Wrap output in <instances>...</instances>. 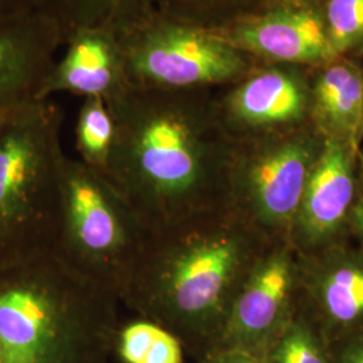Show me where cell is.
<instances>
[{
  "label": "cell",
  "mask_w": 363,
  "mask_h": 363,
  "mask_svg": "<svg viewBox=\"0 0 363 363\" xmlns=\"http://www.w3.org/2000/svg\"><path fill=\"white\" fill-rule=\"evenodd\" d=\"M106 104L116 142L105 179L151 232L228 206L233 140L210 91L130 86Z\"/></svg>",
  "instance_id": "1"
},
{
  "label": "cell",
  "mask_w": 363,
  "mask_h": 363,
  "mask_svg": "<svg viewBox=\"0 0 363 363\" xmlns=\"http://www.w3.org/2000/svg\"><path fill=\"white\" fill-rule=\"evenodd\" d=\"M271 242L229 206L195 214L151 233L120 301L203 357Z\"/></svg>",
  "instance_id": "2"
},
{
  "label": "cell",
  "mask_w": 363,
  "mask_h": 363,
  "mask_svg": "<svg viewBox=\"0 0 363 363\" xmlns=\"http://www.w3.org/2000/svg\"><path fill=\"white\" fill-rule=\"evenodd\" d=\"M118 304L54 253L0 272L3 362L101 363Z\"/></svg>",
  "instance_id": "3"
},
{
  "label": "cell",
  "mask_w": 363,
  "mask_h": 363,
  "mask_svg": "<svg viewBox=\"0 0 363 363\" xmlns=\"http://www.w3.org/2000/svg\"><path fill=\"white\" fill-rule=\"evenodd\" d=\"M62 124L52 100L0 118V272L54 250L66 156Z\"/></svg>",
  "instance_id": "4"
},
{
  "label": "cell",
  "mask_w": 363,
  "mask_h": 363,
  "mask_svg": "<svg viewBox=\"0 0 363 363\" xmlns=\"http://www.w3.org/2000/svg\"><path fill=\"white\" fill-rule=\"evenodd\" d=\"M151 233L111 182L65 156L52 250L58 259L120 300Z\"/></svg>",
  "instance_id": "5"
},
{
  "label": "cell",
  "mask_w": 363,
  "mask_h": 363,
  "mask_svg": "<svg viewBox=\"0 0 363 363\" xmlns=\"http://www.w3.org/2000/svg\"><path fill=\"white\" fill-rule=\"evenodd\" d=\"M322 145L311 123L233 140L226 205L269 241H289Z\"/></svg>",
  "instance_id": "6"
},
{
  "label": "cell",
  "mask_w": 363,
  "mask_h": 363,
  "mask_svg": "<svg viewBox=\"0 0 363 363\" xmlns=\"http://www.w3.org/2000/svg\"><path fill=\"white\" fill-rule=\"evenodd\" d=\"M130 86L211 91L247 76L256 61L214 31L154 9L118 33Z\"/></svg>",
  "instance_id": "7"
},
{
  "label": "cell",
  "mask_w": 363,
  "mask_h": 363,
  "mask_svg": "<svg viewBox=\"0 0 363 363\" xmlns=\"http://www.w3.org/2000/svg\"><path fill=\"white\" fill-rule=\"evenodd\" d=\"M298 252L289 241H272L237 294L214 349L247 351L265 358L298 312Z\"/></svg>",
  "instance_id": "8"
},
{
  "label": "cell",
  "mask_w": 363,
  "mask_h": 363,
  "mask_svg": "<svg viewBox=\"0 0 363 363\" xmlns=\"http://www.w3.org/2000/svg\"><path fill=\"white\" fill-rule=\"evenodd\" d=\"M211 31L261 62L325 65L339 58L327 35L323 11L304 0L252 9Z\"/></svg>",
  "instance_id": "9"
},
{
  "label": "cell",
  "mask_w": 363,
  "mask_h": 363,
  "mask_svg": "<svg viewBox=\"0 0 363 363\" xmlns=\"http://www.w3.org/2000/svg\"><path fill=\"white\" fill-rule=\"evenodd\" d=\"M298 259V308L325 345L363 330V247L349 238Z\"/></svg>",
  "instance_id": "10"
},
{
  "label": "cell",
  "mask_w": 363,
  "mask_h": 363,
  "mask_svg": "<svg viewBox=\"0 0 363 363\" xmlns=\"http://www.w3.org/2000/svg\"><path fill=\"white\" fill-rule=\"evenodd\" d=\"M214 97L220 124L232 140L310 124V85L279 65H255Z\"/></svg>",
  "instance_id": "11"
},
{
  "label": "cell",
  "mask_w": 363,
  "mask_h": 363,
  "mask_svg": "<svg viewBox=\"0 0 363 363\" xmlns=\"http://www.w3.org/2000/svg\"><path fill=\"white\" fill-rule=\"evenodd\" d=\"M358 151L351 144L323 139L289 234L298 255H312L350 238Z\"/></svg>",
  "instance_id": "12"
},
{
  "label": "cell",
  "mask_w": 363,
  "mask_h": 363,
  "mask_svg": "<svg viewBox=\"0 0 363 363\" xmlns=\"http://www.w3.org/2000/svg\"><path fill=\"white\" fill-rule=\"evenodd\" d=\"M62 46L58 28L37 11L0 16V118L39 100Z\"/></svg>",
  "instance_id": "13"
},
{
  "label": "cell",
  "mask_w": 363,
  "mask_h": 363,
  "mask_svg": "<svg viewBox=\"0 0 363 363\" xmlns=\"http://www.w3.org/2000/svg\"><path fill=\"white\" fill-rule=\"evenodd\" d=\"M65 52L55 60L39 100L70 93L81 99L100 97L105 103L130 86L118 33L106 27L81 28L66 39Z\"/></svg>",
  "instance_id": "14"
},
{
  "label": "cell",
  "mask_w": 363,
  "mask_h": 363,
  "mask_svg": "<svg viewBox=\"0 0 363 363\" xmlns=\"http://www.w3.org/2000/svg\"><path fill=\"white\" fill-rule=\"evenodd\" d=\"M362 116L363 69L346 57L322 66L310 85L312 127L323 139L359 150Z\"/></svg>",
  "instance_id": "15"
},
{
  "label": "cell",
  "mask_w": 363,
  "mask_h": 363,
  "mask_svg": "<svg viewBox=\"0 0 363 363\" xmlns=\"http://www.w3.org/2000/svg\"><path fill=\"white\" fill-rule=\"evenodd\" d=\"M154 9V0H34V10L52 21L64 43L72 34L88 27H106L120 33Z\"/></svg>",
  "instance_id": "16"
},
{
  "label": "cell",
  "mask_w": 363,
  "mask_h": 363,
  "mask_svg": "<svg viewBox=\"0 0 363 363\" xmlns=\"http://www.w3.org/2000/svg\"><path fill=\"white\" fill-rule=\"evenodd\" d=\"M74 136L79 155L78 160L88 169L106 178L116 142V123L103 99H82Z\"/></svg>",
  "instance_id": "17"
},
{
  "label": "cell",
  "mask_w": 363,
  "mask_h": 363,
  "mask_svg": "<svg viewBox=\"0 0 363 363\" xmlns=\"http://www.w3.org/2000/svg\"><path fill=\"white\" fill-rule=\"evenodd\" d=\"M113 345L124 363H183V345L169 330L138 316L117 325Z\"/></svg>",
  "instance_id": "18"
},
{
  "label": "cell",
  "mask_w": 363,
  "mask_h": 363,
  "mask_svg": "<svg viewBox=\"0 0 363 363\" xmlns=\"http://www.w3.org/2000/svg\"><path fill=\"white\" fill-rule=\"evenodd\" d=\"M265 361L267 363H331L323 337L300 308L265 354Z\"/></svg>",
  "instance_id": "19"
},
{
  "label": "cell",
  "mask_w": 363,
  "mask_h": 363,
  "mask_svg": "<svg viewBox=\"0 0 363 363\" xmlns=\"http://www.w3.org/2000/svg\"><path fill=\"white\" fill-rule=\"evenodd\" d=\"M255 0H154L155 9L169 18L217 30L253 9Z\"/></svg>",
  "instance_id": "20"
},
{
  "label": "cell",
  "mask_w": 363,
  "mask_h": 363,
  "mask_svg": "<svg viewBox=\"0 0 363 363\" xmlns=\"http://www.w3.org/2000/svg\"><path fill=\"white\" fill-rule=\"evenodd\" d=\"M323 18L337 57L363 54V0H327Z\"/></svg>",
  "instance_id": "21"
},
{
  "label": "cell",
  "mask_w": 363,
  "mask_h": 363,
  "mask_svg": "<svg viewBox=\"0 0 363 363\" xmlns=\"http://www.w3.org/2000/svg\"><path fill=\"white\" fill-rule=\"evenodd\" d=\"M331 363H363V330L327 345Z\"/></svg>",
  "instance_id": "22"
},
{
  "label": "cell",
  "mask_w": 363,
  "mask_h": 363,
  "mask_svg": "<svg viewBox=\"0 0 363 363\" xmlns=\"http://www.w3.org/2000/svg\"><path fill=\"white\" fill-rule=\"evenodd\" d=\"M349 235L363 247V145L358 151V177L354 202L349 218Z\"/></svg>",
  "instance_id": "23"
},
{
  "label": "cell",
  "mask_w": 363,
  "mask_h": 363,
  "mask_svg": "<svg viewBox=\"0 0 363 363\" xmlns=\"http://www.w3.org/2000/svg\"><path fill=\"white\" fill-rule=\"evenodd\" d=\"M201 363H267L264 357L233 349H214L201 357Z\"/></svg>",
  "instance_id": "24"
},
{
  "label": "cell",
  "mask_w": 363,
  "mask_h": 363,
  "mask_svg": "<svg viewBox=\"0 0 363 363\" xmlns=\"http://www.w3.org/2000/svg\"><path fill=\"white\" fill-rule=\"evenodd\" d=\"M34 10V0H0V16L30 13Z\"/></svg>",
  "instance_id": "25"
},
{
  "label": "cell",
  "mask_w": 363,
  "mask_h": 363,
  "mask_svg": "<svg viewBox=\"0 0 363 363\" xmlns=\"http://www.w3.org/2000/svg\"><path fill=\"white\" fill-rule=\"evenodd\" d=\"M359 145H363V116H362V124H361V130H359Z\"/></svg>",
  "instance_id": "26"
},
{
  "label": "cell",
  "mask_w": 363,
  "mask_h": 363,
  "mask_svg": "<svg viewBox=\"0 0 363 363\" xmlns=\"http://www.w3.org/2000/svg\"><path fill=\"white\" fill-rule=\"evenodd\" d=\"M0 363H4L3 362V352H1V347H0Z\"/></svg>",
  "instance_id": "27"
},
{
  "label": "cell",
  "mask_w": 363,
  "mask_h": 363,
  "mask_svg": "<svg viewBox=\"0 0 363 363\" xmlns=\"http://www.w3.org/2000/svg\"><path fill=\"white\" fill-rule=\"evenodd\" d=\"M280 1H296V0H280Z\"/></svg>",
  "instance_id": "28"
}]
</instances>
